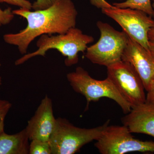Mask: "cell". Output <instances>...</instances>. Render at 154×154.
Masks as SVG:
<instances>
[{
	"label": "cell",
	"instance_id": "6da1fadb",
	"mask_svg": "<svg viewBox=\"0 0 154 154\" xmlns=\"http://www.w3.org/2000/svg\"><path fill=\"white\" fill-rule=\"evenodd\" d=\"M13 13L26 19L27 26L18 33L5 34L3 39L7 44L17 46L19 52L24 55L36 37L44 34H62L75 27L78 16L71 0H60L43 10L32 11L19 8Z\"/></svg>",
	"mask_w": 154,
	"mask_h": 154
},
{
	"label": "cell",
	"instance_id": "7a4b0ae2",
	"mask_svg": "<svg viewBox=\"0 0 154 154\" xmlns=\"http://www.w3.org/2000/svg\"><path fill=\"white\" fill-rule=\"evenodd\" d=\"M94 41V37L84 34L82 30L75 27L57 35L44 34L39 36L36 42L37 50L24 54L15 61V65H20L36 56L45 57L48 51L55 49L66 57V66H72L79 62V53L86 51L88 45Z\"/></svg>",
	"mask_w": 154,
	"mask_h": 154
},
{
	"label": "cell",
	"instance_id": "3957f363",
	"mask_svg": "<svg viewBox=\"0 0 154 154\" xmlns=\"http://www.w3.org/2000/svg\"><path fill=\"white\" fill-rule=\"evenodd\" d=\"M110 122L108 120L102 125L93 128H81L66 119H56L55 128L48 141L51 154L75 153L85 145L98 140Z\"/></svg>",
	"mask_w": 154,
	"mask_h": 154
},
{
	"label": "cell",
	"instance_id": "277c9868",
	"mask_svg": "<svg viewBox=\"0 0 154 154\" xmlns=\"http://www.w3.org/2000/svg\"><path fill=\"white\" fill-rule=\"evenodd\" d=\"M66 78L74 91L85 97L86 109L91 102H97L102 98H107L117 103L125 114L131 110L130 105L108 78L104 80L95 79L81 66L78 67L75 71L68 73Z\"/></svg>",
	"mask_w": 154,
	"mask_h": 154
},
{
	"label": "cell",
	"instance_id": "5b68a950",
	"mask_svg": "<svg viewBox=\"0 0 154 154\" xmlns=\"http://www.w3.org/2000/svg\"><path fill=\"white\" fill-rule=\"evenodd\" d=\"M100 32L99 41L86 50L85 56L92 63L107 67L122 60L128 36L116 30L107 23L98 21Z\"/></svg>",
	"mask_w": 154,
	"mask_h": 154
},
{
	"label": "cell",
	"instance_id": "8992f818",
	"mask_svg": "<svg viewBox=\"0 0 154 154\" xmlns=\"http://www.w3.org/2000/svg\"><path fill=\"white\" fill-rule=\"evenodd\" d=\"M95 146L102 154H124L131 152H154V142L135 138L126 126L106 127Z\"/></svg>",
	"mask_w": 154,
	"mask_h": 154
},
{
	"label": "cell",
	"instance_id": "52a82bcc",
	"mask_svg": "<svg viewBox=\"0 0 154 154\" xmlns=\"http://www.w3.org/2000/svg\"><path fill=\"white\" fill-rule=\"evenodd\" d=\"M107 68V78L111 80L131 109L146 102L143 83L130 64L121 60Z\"/></svg>",
	"mask_w": 154,
	"mask_h": 154
},
{
	"label": "cell",
	"instance_id": "ba28073f",
	"mask_svg": "<svg viewBox=\"0 0 154 154\" xmlns=\"http://www.w3.org/2000/svg\"><path fill=\"white\" fill-rule=\"evenodd\" d=\"M102 11L117 22L128 36L149 50L148 33L154 26L152 17L139 10L120 8L113 6L102 9Z\"/></svg>",
	"mask_w": 154,
	"mask_h": 154
},
{
	"label": "cell",
	"instance_id": "9c48e42d",
	"mask_svg": "<svg viewBox=\"0 0 154 154\" xmlns=\"http://www.w3.org/2000/svg\"><path fill=\"white\" fill-rule=\"evenodd\" d=\"M56 119L54 116L51 99L46 95L29 121L26 132L30 140H38L49 141L54 130Z\"/></svg>",
	"mask_w": 154,
	"mask_h": 154
},
{
	"label": "cell",
	"instance_id": "30bf717a",
	"mask_svg": "<svg viewBox=\"0 0 154 154\" xmlns=\"http://www.w3.org/2000/svg\"><path fill=\"white\" fill-rule=\"evenodd\" d=\"M122 60L131 65L147 91L149 83L154 76V59L149 51L128 36Z\"/></svg>",
	"mask_w": 154,
	"mask_h": 154
},
{
	"label": "cell",
	"instance_id": "8fae6325",
	"mask_svg": "<svg viewBox=\"0 0 154 154\" xmlns=\"http://www.w3.org/2000/svg\"><path fill=\"white\" fill-rule=\"evenodd\" d=\"M122 122L131 133L144 134L154 137V104L146 102L134 107L122 118Z\"/></svg>",
	"mask_w": 154,
	"mask_h": 154
},
{
	"label": "cell",
	"instance_id": "7c38bea8",
	"mask_svg": "<svg viewBox=\"0 0 154 154\" xmlns=\"http://www.w3.org/2000/svg\"><path fill=\"white\" fill-rule=\"evenodd\" d=\"M26 129L14 134H0V154H29L30 143Z\"/></svg>",
	"mask_w": 154,
	"mask_h": 154
},
{
	"label": "cell",
	"instance_id": "4fadbf2b",
	"mask_svg": "<svg viewBox=\"0 0 154 154\" xmlns=\"http://www.w3.org/2000/svg\"><path fill=\"white\" fill-rule=\"evenodd\" d=\"M113 5L120 8H129L139 10L154 17V11L150 0H127L123 2L113 3Z\"/></svg>",
	"mask_w": 154,
	"mask_h": 154
},
{
	"label": "cell",
	"instance_id": "5bb4252c",
	"mask_svg": "<svg viewBox=\"0 0 154 154\" xmlns=\"http://www.w3.org/2000/svg\"><path fill=\"white\" fill-rule=\"evenodd\" d=\"M30 154H51V149L48 141L33 140L29 147Z\"/></svg>",
	"mask_w": 154,
	"mask_h": 154
},
{
	"label": "cell",
	"instance_id": "9a60e30c",
	"mask_svg": "<svg viewBox=\"0 0 154 154\" xmlns=\"http://www.w3.org/2000/svg\"><path fill=\"white\" fill-rule=\"evenodd\" d=\"M12 106L9 101L0 99V134L5 131V119Z\"/></svg>",
	"mask_w": 154,
	"mask_h": 154
},
{
	"label": "cell",
	"instance_id": "2e32d148",
	"mask_svg": "<svg viewBox=\"0 0 154 154\" xmlns=\"http://www.w3.org/2000/svg\"><path fill=\"white\" fill-rule=\"evenodd\" d=\"M15 15L11 8L3 10L0 8V28L8 25L14 19Z\"/></svg>",
	"mask_w": 154,
	"mask_h": 154
},
{
	"label": "cell",
	"instance_id": "e0dca14e",
	"mask_svg": "<svg viewBox=\"0 0 154 154\" xmlns=\"http://www.w3.org/2000/svg\"><path fill=\"white\" fill-rule=\"evenodd\" d=\"M4 3L25 10L32 9V4L28 0H0V4Z\"/></svg>",
	"mask_w": 154,
	"mask_h": 154
},
{
	"label": "cell",
	"instance_id": "ac0fdd59",
	"mask_svg": "<svg viewBox=\"0 0 154 154\" xmlns=\"http://www.w3.org/2000/svg\"><path fill=\"white\" fill-rule=\"evenodd\" d=\"M60 0H36L32 4V9L34 11L43 10L49 8Z\"/></svg>",
	"mask_w": 154,
	"mask_h": 154
},
{
	"label": "cell",
	"instance_id": "d6986e66",
	"mask_svg": "<svg viewBox=\"0 0 154 154\" xmlns=\"http://www.w3.org/2000/svg\"><path fill=\"white\" fill-rule=\"evenodd\" d=\"M146 102L154 104V76L150 80L148 88Z\"/></svg>",
	"mask_w": 154,
	"mask_h": 154
},
{
	"label": "cell",
	"instance_id": "ffe728a7",
	"mask_svg": "<svg viewBox=\"0 0 154 154\" xmlns=\"http://www.w3.org/2000/svg\"><path fill=\"white\" fill-rule=\"evenodd\" d=\"M91 4L98 8H105L113 7V5H110L105 0H90Z\"/></svg>",
	"mask_w": 154,
	"mask_h": 154
},
{
	"label": "cell",
	"instance_id": "44dd1931",
	"mask_svg": "<svg viewBox=\"0 0 154 154\" xmlns=\"http://www.w3.org/2000/svg\"><path fill=\"white\" fill-rule=\"evenodd\" d=\"M149 51L154 59V40H149Z\"/></svg>",
	"mask_w": 154,
	"mask_h": 154
},
{
	"label": "cell",
	"instance_id": "7402d4cb",
	"mask_svg": "<svg viewBox=\"0 0 154 154\" xmlns=\"http://www.w3.org/2000/svg\"><path fill=\"white\" fill-rule=\"evenodd\" d=\"M148 37L149 40H154V26L149 30L148 33Z\"/></svg>",
	"mask_w": 154,
	"mask_h": 154
},
{
	"label": "cell",
	"instance_id": "603a6c76",
	"mask_svg": "<svg viewBox=\"0 0 154 154\" xmlns=\"http://www.w3.org/2000/svg\"><path fill=\"white\" fill-rule=\"evenodd\" d=\"M1 67V64L0 63V67ZM2 77H1V76H0V87H1V85H2Z\"/></svg>",
	"mask_w": 154,
	"mask_h": 154
},
{
	"label": "cell",
	"instance_id": "cb8c5ba5",
	"mask_svg": "<svg viewBox=\"0 0 154 154\" xmlns=\"http://www.w3.org/2000/svg\"><path fill=\"white\" fill-rule=\"evenodd\" d=\"M152 6L153 9L154 11V2L153 3L152 5Z\"/></svg>",
	"mask_w": 154,
	"mask_h": 154
}]
</instances>
